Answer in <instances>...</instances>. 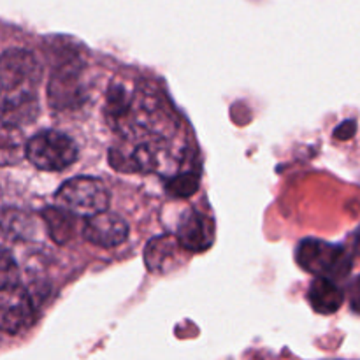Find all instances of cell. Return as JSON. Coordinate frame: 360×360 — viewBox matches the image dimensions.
Returning a JSON list of instances; mask_svg holds the SVG:
<instances>
[{"mask_svg":"<svg viewBox=\"0 0 360 360\" xmlns=\"http://www.w3.org/2000/svg\"><path fill=\"white\" fill-rule=\"evenodd\" d=\"M41 67L30 51L7 49L2 55V123L23 125L39 112Z\"/></svg>","mask_w":360,"mask_h":360,"instance_id":"obj_1","label":"cell"},{"mask_svg":"<svg viewBox=\"0 0 360 360\" xmlns=\"http://www.w3.org/2000/svg\"><path fill=\"white\" fill-rule=\"evenodd\" d=\"M295 259L306 273L330 280H343L354 267V259L345 246L315 238L302 239L299 243Z\"/></svg>","mask_w":360,"mask_h":360,"instance_id":"obj_2","label":"cell"},{"mask_svg":"<svg viewBox=\"0 0 360 360\" xmlns=\"http://www.w3.org/2000/svg\"><path fill=\"white\" fill-rule=\"evenodd\" d=\"M25 155L41 171H65L79 158L76 141L58 130H41L25 144Z\"/></svg>","mask_w":360,"mask_h":360,"instance_id":"obj_3","label":"cell"},{"mask_svg":"<svg viewBox=\"0 0 360 360\" xmlns=\"http://www.w3.org/2000/svg\"><path fill=\"white\" fill-rule=\"evenodd\" d=\"M55 200L58 206L72 211L74 214L91 217V214L108 210L111 197L101 179L90 178V176H76L56 190Z\"/></svg>","mask_w":360,"mask_h":360,"instance_id":"obj_4","label":"cell"},{"mask_svg":"<svg viewBox=\"0 0 360 360\" xmlns=\"http://www.w3.org/2000/svg\"><path fill=\"white\" fill-rule=\"evenodd\" d=\"M35 308L30 294L21 283L0 285V323L11 336L23 333L34 323Z\"/></svg>","mask_w":360,"mask_h":360,"instance_id":"obj_5","label":"cell"},{"mask_svg":"<svg viewBox=\"0 0 360 360\" xmlns=\"http://www.w3.org/2000/svg\"><path fill=\"white\" fill-rule=\"evenodd\" d=\"M83 67L76 62H67L63 65L55 67L51 81L48 86V98L51 108L65 109L79 105L84 98Z\"/></svg>","mask_w":360,"mask_h":360,"instance_id":"obj_6","label":"cell"},{"mask_svg":"<svg viewBox=\"0 0 360 360\" xmlns=\"http://www.w3.org/2000/svg\"><path fill=\"white\" fill-rule=\"evenodd\" d=\"M83 238L98 248H115L129 238V224L120 214L101 211L86 217L83 225Z\"/></svg>","mask_w":360,"mask_h":360,"instance_id":"obj_7","label":"cell"},{"mask_svg":"<svg viewBox=\"0 0 360 360\" xmlns=\"http://www.w3.org/2000/svg\"><path fill=\"white\" fill-rule=\"evenodd\" d=\"M176 236L188 252H206L214 243V221L200 211L188 210L179 220Z\"/></svg>","mask_w":360,"mask_h":360,"instance_id":"obj_8","label":"cell"},{"mask_svg":"<svg viewBox=\"0 0 360 360\" xmlns=\"http://www.w3.org/2000/svg\"><path fill=\"white\" fill-rule=\"evenodd\" d=\"M179 246L181 243L176 241L171 236H160L151 239L144 248V262L151 273H167L178 266Z\"/></svg>","mask_w":360,"mask_h":360,"instance_id":"obj_9","label":"cell"},{"mask_svg":"<svg viewBox=\"0 0 360 360\" xmlns=\"http://www.w3.org/2000/svg\"><path fill=\"white\" fill-rule=\"evenodd\" d=\"M308 301L319 315H333L343 306L345 292L338 287L336 280L315 276L308 288Z\"/></svg>","mask_w":360,"mask_h":360,"instance_id":"obj_10","label":"cell"},{"mask_svg":"<svg viewBox=\"0 0 360 360\" xmlns=\"http://www.w3.org/2000/svg\"><path fill=\"white\" fill-rule=\"evenodd\" d=\"M49 236L58 245H65L74 234V213L65 207H48L42 213Z\"/></svg>","mask_w":360,"mask_h":360,"instance_id":"obj_11","label":"cell"},{"mask_svg":"<svg viewBox=\"0 0 360 360\" xmlns=\"http://www.w3.org/2000/svg\"><path fill=\"white\" fill-rule=\"evenodd\" d=\"M199 185L200 179L197 172H179L165 183V190L171 197L183 199V197H192L199 190Z\"/></svg>","mask_w":360,"mask_h":360,"instance_id":"obj_12","label":"cell"},{"mask_svg":"<svg viewBox=\"0 0 360 360\" xmlns=\"http://www.w3.org/2000/svg\"><path fill=\"white\" fill-rule=\"evenodd\" d=\"M21 153V132L18 127L2 123V162H9V155H13V162L20 160Z\"/></svg>","mask_w":360,"mask_h":360,"instance_id":"obj_13","label":"cell"},{"mask_svg":"<svg viewBox=\"0 0 360 360\" xmlns=\"http://www.w3.org/2000/svg\"><path fill=\"white\" fill-rule=\"evenodd\" d=\"M355 132H357V123H355L354 120H347V122H343L336 130H334V137L340 141H347L350 139V137H354Z\"/></svg>","mask_w":360,"mask_h":360,"instance_id":"obj_14","label":"cell"},{"mask_svg":"<svg viewBox=\"0 0 360 360\" xmlns=\"http://www.w3.org/2000/svg\"><path fill=\"white\" fill-rule=\"evenodd\" d=\"M352 306H354L355 311L360 313V276L352 283Z\"/></svg>","mask_w":360,"mask_h":360,"instance_id":"obj_15","label":"cell"},{"mask_svg":"<svg viewBox=\"0 0 360 360\" xmlns=\"http://www.w3.org/2000/svg\"><path fill=\"white\" fill-rule=\"evenodd\" d=\"M355 253L360 255V229L357 231V234H355Z\"/></svg>","mask_w":360,"mask_h":360,"instance_id":"obj_16","label":"cell"}]
</instances>
